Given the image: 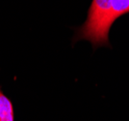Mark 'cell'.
Masks as SVG:
<instances>
[{"instance_id": "cell-1", "label": "cell", "mask_w": 129, "mask_h": 121, "mask_svg": "<svg viewBox=\"0 0 129 121\" xmlns=\"http://www.w3.org/2000/svg\"><path fill=\"white\" fill-rule=\"evenodd\" d=\"M0 121H15V109L12 100L0 86Z\"/></svg>"}]
</instances>
